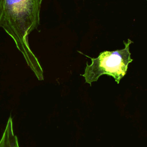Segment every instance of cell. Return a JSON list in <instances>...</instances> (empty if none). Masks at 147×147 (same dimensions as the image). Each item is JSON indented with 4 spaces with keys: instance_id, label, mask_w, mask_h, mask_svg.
Instances as JSON below:
<instances>
[{
    "instance_id": "6da1fadb",
    "label": "cell",
    "mask_w": 147,
    "mask_h": 147,
    "mask_svg": "<svg viewBox=\"0 0 147 147\" xmlns=\"http://www.w3.org/2000/svg\"><path fill=\"white\" fill-rule=\"evenodd\" d=\"M42 0H0V28L13 39L28 66L38 80L43 69L31 49L28 36L40 25Z\"/></svg>"
},
{
    "instance_id": "7a4b0ae2",
    "label": "cell",
    "mask_w": 147,
    "mask_h": 147,
    "mask_svg": "<svg viewBox=\"0 0 147 147\" xmlns=\"http://www.w3.org/2000/svg\"><path fill=\"white\" fill-rule=\"evenodd\" d=\"M133 43L130 39L124 42L125 48L115 51H104L100 52L96 58H92L91 63H86L84 73L82 75L85 79V82L91 85L94 82L98 80L102 75H107L113 77L117 83L123 78L127 72L129 63L133 61L129 46Z\"/></svg>"
},
{
    "instance_id": "3957f363",
    "label": "cell",
    "mask_w": 147,
    "mask_h": 147,
    "mask_svg": "<svg viewBox=\"0 0 147 147\" xmlns=\"http://www.w3.org/2000/svg\"><path fill=\"white\" fill-rule=\"evenodd\" d=\"M0 147H20L17 137L14 132L13 122L11 116L7 119L0 140Z\"/></svg>"
}]
</instances>
